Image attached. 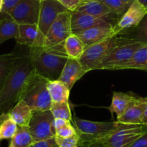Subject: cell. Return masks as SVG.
<instances>
[{"instance_id":"1","label":"cell","mask_w":147,"mask_h":147,"mask_svg":"<svg viewBox=\"0 0 147 147\" xmlns=\"http://www.w3.org/2000/svg\"><path fill=\"white\" fill-rule=\"evenodd\" d=\"M34 71L29 53L16 59L11 71L0 90V115L7 114L20 100V95L26 81Z\"/></svg>"},{"instance_id":"2","label":"cell","mask_w":147,"mask_h":147,"mask_svg":"<svg viewBox=\"0 0 147 147\" xmlns=\"http://www.w3.org/2000/svg\"><path fill=\"white\" fill-rule=\"evenodd\" d=\"M29 56L35 73L49 80L58 79L68 59L64 43L50 48H30Z\"/></svg>"},{"instance_id":"3","label":"cell","mask_w":147,"mask_h":147,"mask_svg":"<svg viewBox=\"0 0 147 147\" xmlns=\"http://www.w3.org/2000/svg\"><path fill=\"white\" fill-rule=\"evenodd\" d=\"M73 126L79 136V147L98 146L101 141L113 133L120 122L88 120L76 116L72 118Z\"/></svg>"},{"instance_id":"4","label":"cell","mask_w":147,"mask_h":147,"mask_svg":"<svg viewBox=\"0 0 147 147\" xmlns=\"http://www.w3.org/2000/svg\"><path fill=\"white\" fill-rule=\"evenodd\" d=\"M48 81L34 70L23 86L20 100L25 102L32 110H50L53 102L47 88Z\"/></svg>"},{"instance_id":"5","label":"cell","mask_w":147,"mask_h":147,"mask_svg":"<svg viewBox=\"0 0 147 147\" xmlns=\"http://www.w3.org/2000/svg\"><path fill=\"white\" fill-rule=\"evenodd\" d=\"M127 41L119 35H116L103 41L88 46L85 48L79 61L87 72L96 70L98 65L109 50L118 45Z\"/></svg>"},{"instance_id":"6","label":"cell","mask_w":147,"mask_h":147,"mask_svg":"<svg viewBox=\"0 0 147 147\" xmlns=\"http://www.w3.org/2000/svg\"><path fill=\"white\" fill-rule=\"evenodd\" d=\"M145 44L139 42L127 41L121 43L108 52L98 65L96 70H118L121 66L129 61L135 52Z\"/></svg>"},{"instance_id":"7","label":"cell","mask_w":147,"mask_h":147,"mask_svg":"<svg viewBox=\"0 0 147 147\" xmlns=\"http://www.w3.org/2000/svg\"><path fill=\"white\" fill-rule=\"evenodd\" d=\"M147 130L144 124L120 123L119 128L100 143L103 147H129Z\"/></svg>"},{"instance_id":"8","label":"cell","mask_w":147,"mask_h":147,"mask_svg":"<svg viewBox=\"0 0 147 147\" xmlns=\"http://www.w3.org/2000/svg\"><path fill=\"white\" fill-rule=\"evenodd\" d=\"M53 121L54 117L50 110H32L27 126L34 142L55 137V130Z\"/></svg>"},{"instance_id":"9","label":"cell","mask_w":147,"mask_h":147,"mask_svg":"<svg viewBox=\"0 0 147 147\" xmlns=\"http://www.w3.org/2000/svg\"><path fill=\"white\" fill-rule=\"evenodd\" d=\"M71 12L65 11L60 13L52 23L45 36L43 48H50L64 43L72 34Z\"/></svg>"},{"instance_id":"10","label":"cell","mask_w":147,"mask_h":147,"mask_svg":"<svg viewBox=\"0 0 147 147\" xmlns=\"http://www.w3.org/2000/svg\"><path fill=\"white\" fill-rule=\"evenodd\" d=\"M40 10V1L21 0L8 14L19 24H37Z\"/></svg>"},{"instance_id":"11","label":"cell","mask_w":147,"mask_h":147,"mask_svg":"<svg viewBox=\"0 0 147 147\" xmlns=\"http://www.w3.org/2000/svg\"><path fill=\"white\" fill-rule=\"evenodd\" d=\"M119 17L116 14L106 17H95L90 14L73 11L71 12L72 33L86 30L90 27L99 25H115Z\"/></svg>"},{"instance_id":"12","label":"cell","mask_w":147,"mask_h":147,"mask_svg":"<svg viewBox=\"0 0 147 147\" xmlns=\"http://www.w3.org/2000/svg\"><path fill=\"white\" fill-rule=\"evenodd\" d=\"M67 10L58 0H42L37 27L42 34L45 36L52 23L60 13Z\"/></svg>"},{"instance_id":"13","label":"cell","mask_w":147,"mask_h":147,"mask_svg":"<svg viewBox=\"0 0 147 147\" xmlns=\"http://www.w3.org/2000/svg\"><path fill=\"white\" fill-rule=\"evenodd\" d=\"M146 14L147 7L142 5L137 0H134L114 25L115 34L118 35L137 26Z\"/></svg>"},{"instance_id":"14","label":"cell","mask_w":147,"mask_h":147,"mask_svg":"<svg viewBox=\"0 0 147 147\" xmlns=\"http://www.w3.org/2000/svg\"><path fill=\"white\" fill-rule=\"evenodd\" d=\"M73 34L76 35L80 39L84 44L85 48L88 46L116 35L113 24L95 26L86 30L76 32Z\"/></svg>"},{"instance_id":"15","label":"cell","mask_w":147,"mask_h":147,"mask_svg":"<svg viewBox=\"0 0 147 147\" xmlns=\"http://www.w3.org/2000/svg\"><path fill=\"white\" fill-rule=\"evenodd\" d=\"M16 41L30 48L43 47L45 36L40 31L37 24H19L18 37Z\"/></svg>"},{"instance_id":"16","label":"cell","mask_w":147,"mask_h":147,"mask_svg":"<svg viewBox=\"0 0 147 147\" xmlns=\"http://www.w3.org/2000/svg\"><path fill=\"white\" fill-rule=\"evenodd\" d=\"M87 73L79 60L68 58L58 78L71 90L73 85Z\"/></svg>"},{"instance_id":"17","label":"cell","mask_w":147,"mask_h":147,"mask_svg":"<svg viewBox=\"0 0 147 147\" xmlns=\"http://www.w3.org/2000/svg\"><path fill=\"white\" fill-rule=\"evenodd\" d=\"M146 102V97H136L131 105L121 116L117 118L116 121L120 123L142 124V114Z\"/></svg>"},{"instance_id":"18","label":"cell","mask_w":147,"mask_h":147,"mask_svg":"<svg viewBox=\"0 0 147 147\" xmlns=\"http://www.w3.org/2000/svg\"><path fill=\"white\" fill-rule=\"evenodd\" d=\"M136 97L129 93H124L121 92H113L112 97L111 103L107 109L110 111L113 118V113L116 115V118H119L121 116L125 111L131 105L132 102Z\"/></svg>"},{"instance_id":"19","label":"cell","mask_w":147,"mask_h":147,"mask_svg":"<svg viewBox=\"0 0 147 147\" xmlns=\"http://www.w3.org/2000/svg\"><path fill=\"white\" fill-rule=\"evenodd\" d=\"M75 11L95 17H106L116 14L99 0H82Z\"/></svg>"},{"instance_id":"20","label":"cell","mask_w":147,"mask_h":147,"mask_svg":"<svg viewBox=\"0 0 147 147\" xmlns=\"http://www.w3.org/2000/svg\"><path fill=\"white\" fill-rule=\"evenodd\" d=\"M0 45L9 39H17L19 33L17 24L8 14L0 13Z\"/></svg>"},{"instance_id":"21","label":"cell","mask_w":147,"mask_h":147,"mask_svg":"<svg viewBox=\"0 0 147 147\" xmlns=\"http://www.w3.org/2000/svg\"><path fill=\"white\" fill-rule=\"evenodd\" d=\"M7 114L18 126H27L32 110L22 100H19Z\"/></svg>"},{"instance_id":"22","label":"cell","mask_w":147,"mask_h":147,"mask_svg":"<svg viewBox=\"0 0 147 147\" xmlns=\"http://www.w3.org/2000/svg\"><path fill=\"white\" fill-rule=\"evenodd\" d=\"M47 88L53 103L69 102V95L70 90L61 81L49 80Z\"/></svg>"},{"instance_id":"23","label":"cell","mask_w":147,"mask_h":147,"mask_svg":"<svg viewBox=\"0 0 147 147\" xmlns=\"http://www.w3.org/2000/svg\"><path fill=\"white\" fill-rule=\"evenodd\" d=\"M118 35L128 41L139 42L147 45V14L137 26L121 32Z\"/></svg>"},{"instance_id":"24","label":"cell","mask_w":147,"mask_h":147,"mask_svg":"<svg viewBox=\"0 0 147 147\" xmlns=\"http://www.w3.org/2000/svg\"><path fill=\"white\" fill-rule=\"evenodd\" d=\"M121 69H139L147 71V45L136 50L130 60L121 66L118 70Z\"/></svg>"},{"instance_id":"25","label":"cell","mask_w":147,"mask_h":147,"mask_svg":"<svg viewBox=\"0 0 147 147\" xmlns=\"http://www.w3.org/2000/svg\"><path fill=\"white\" fill-rule=\"evenodd\" d=\"M64 49L67 57L79 60L85 50V46L76 35L72 33L64 41Z\"/></svg>"},{"instance_id":"26","label":"cell","mask_w":147,"mask_h":147,"mask_svg":"<svg viewBox=\"0 0 147 147\" xmlns=\"http://www.w3.org/2000/svg\"><path fill=\"white\" fill-rule=\"evenodd\" d=\"M17 54L14 52L0 55V90L15 62Z\"/></svg>"},{"instance_id":"27","label":"cell","mask_w":147,"mask_h":147,"mask_svg":"<svg viewBox=\"0 0 147 147\" xmlns=\"http://www.w3.org/2000/svg\"><path fill=\"white\" fill-rule=\"evenodd\" d=\"M33 142L28 126H18L9 144L12 147H29Z\"/></svg>"},{"instance_id":"28","label":"cell","mask_w":147,"mask_h":147,"mask_svg":"<svg viewBox=\"0 0 147 147\" xmlns=\"http://www.w3.org/2000/svg\"><path fill=\"white\" fill-rule=\"evenodd\" d=\"M18 125L10 118L8 114L0 115V141L11 139L17 131Z\"/></svg>"},{"instance_id":"29","label":"cell","mask_w":147,"mask_h":147,"mask_svg":"<svg viewBox=\"0 0 147 147\" xmlns=\"http://www.w3.org/2000/svg\"><path fill=\"white\" fill-rule=\"evenodd\" d=\"M54 118H62L72 121V113L69 102L64 103H53L50 109Z\"/></svg>"},{"instance_id":"30","label":"cell","mask_w":147,"mask_h":147,"mask_svg":"<svg viewBox=\"0 0 147 147\" xmlns=\"http://www.w3.org/2000/svg\"><path fill=\"white\" fill-rule=\"evenodd\" d=\"M99 1L103 2L106 6H107L119 17H121L123 13L129 7V6H127L122 3L121 0H99Z\"/></svg>"},{"instance_id":"31","label":"cell","mask_w":147,"mask_h":147,"mask_svg":"<svg viewBox=\"0 0 147 147\" xmlns=\"http://www.w3.org/2000/svg\"><path fill=\"white\" fill-rule=\"evenodd\" d=\"M76 134H77V131H76V128L71 123V122H70L65 125L64 126L56 130L55 136L57 137V138H67L76 135Z\"/></svg>"},{"instance_id":"32","label":"cell","mask_w":147,"mask_h":147,"mask_svg":"<svg viewBox=\"0 0 147 147\" xmlns=\"http://www.w3.org/2000/svg\"><path fill=\"white\" fill-rule=\"evenodd\" d=\"M57 147H79V136L78 134L70 138H61L55 136Z\"/></svg>"},{"instance_id":"33","label":"cell","mask_w":147,"mask_h":147,"mask_svg":"<svg viewBox=\"0 0 147 147\" xmlns=\"http://www.w3.org/2000/svg\"><path fill=\"white\" fill-rule=\"evenodd\" d=\"M29 147H57L55 137L41 140V141H34Z\"/></svg>"},{"instance_id":"34","label":"cell","mask_w":147,"mask_h":147,"mask_svg":"<svg viewBox=\"0 0 147 147\" xmlns=\"http://www.w3.org/2000/svg\"><path fill=\"white\" fill-rule=\"evenodd\" d=\"M21 0H3L2 8L1 13H7L9 14Z\"/></svg>"},{"instance_id":"35","label":"cell","mask_w":147,"mask_h":147,"mask_svg":"<svg viewBox=\"0 0 147 147\" xmlns=\"http://www.w3.org/2000/svg\"><path fill=\"white\" fill-rule=\"evenodd\" d=\"M67 10L73 12L77 9L82 0H58Z\"/></svg>"},{"instance_id":"36","label":"cell","mask_w":147,"mask_h":147,"mask_svg":"<svg viewBox=\"0 0 147 147\" xmlns=\"http://www.w3.org/2000/svg\"><path fill=\"white\" fill-rule=\"evenodd\" d=\"M129 147H147V130L135 140Z\"/></svg>"},{"instance_id":"37","label":"cell","mask_w":147,"mask_h":147,"mask_svg":"<svg viewBox=\"0 0 147 147\" xmlns=\"http://www.w3.org/2000/svg\"><path fill=\"white\" fill-rule=\"evenodd\" d=\"M71 122V121L67 120L62 119V118H54V121H53V126H54L55 130H57L60 128L61 127L64 126L65 125L67 124L68 122Z\"/></svg>"},{"instance_id":"38","label":"cell","mask_w":147,"mask_h":147,"mask_svg":"<svg viewBox=\"0 0 147 147\" xmlns=\"http://www.w3.org/2000/svg\"><path fill=\"white\" fill-rule=\"evenodd\" d=\"M146 104H145V107L143 111V114H142V124L147 125V97H146Z\"/></svg>"},{"instance_id":"39","label":"cell","mask_w":147,"mask_h":147,"mask_svg":"<svg viewBox=\"0 0 147 147\" xmlns=\"http://www.w3.org/2000/svg\"><path fill=\"white\" fill-rule=\"evenodd\" d=\"M121 1L122 3H123L124 4H126V5L130 6L131 4H132V2L134 1V0H121Z\"/></svg>"},{"instance_id":"40","label":"cell","mask_w":147,"mask_h":147,"mask_svg":"<svg viewBox=\"0 0 147 147\" xmlns=\"http://www.w3.org/2000/svg\"><path fill=\"white\" fill-rule=\"evenodd\" d=\"M139 2H140L142 5L147 7V0H137Z\"/></svg>"},{"instance_id":"41","label":"cell","mask_w":147,"mask_h":147,"mask_svg":"<svg viewBox=\"0 0 147 147\" xmlns=\"http://www.w3.org/2000/svg\"><path fill=\"white\" fill-rule=\"evenodd\" d=\"M2 3H3V0H0V13H1V8H2Z\"/></svg>"},{"instance_id":"42","label":"cell","mask_w":147,"mask_h":147,"mask_svg":"<svg viewBox=\"0 0 147 147\" xmlns=\"http://www.w3.org/2000/svg\"><path fill=\"white\" fill-rule=\"evenodd\" d=\"M8 147H12V146H11L10 145V144H9V146H8Z\"/></svg>"},{"instance_id":"43","label":"cell","mask_w":147,"mask_h":147,"mask_svg":"<svg viewBox=\"0 0 147 147\" xmlns=\"http://www.w3.org/2000/svg\"><path fill=\"white\" fill-rule=\"evenodd\" d=\"M95 147H103V146H95Z\"/></svg>"},{"instance_id":"44","label":"cell","mask_w":147,"mask_h":147,"mask_svg":"<svg viewBox=\"0 0 147 147\" xmlns=\"http://www.w3.org/2000/svg\"><path fill=\"white\" fill-rule=\"evenodd\" d=\"M37 1H42V0H37Z\"/></svg>"}]
</instances>
